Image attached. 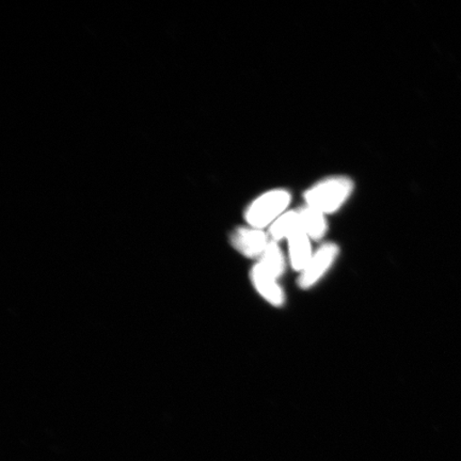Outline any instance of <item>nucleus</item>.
<instances>
[{"mask_svg": "<svg viewBox=\"0 0 461 461\" xmlns=\"http://www.w3.org/2000/svg\"><path fill=\"white\" fill-rule=\"evenodd\" d=\"M339 247L333 243L322 245L319 250L314 252L312 258L301 273L298 279V285L303 290H309L324 278L330 272L333 264L336 263L339 257Z\"/></svg>", "mask_w": 461, "mask_h": 461, "instance_id": "7ed1b4c3", "label": "nucleus"}, {"mask_svg": "<svg viewBox=\"0 0 461 461\" xmlns=\"http://www.w3.org/2000/svg\"><path fill=\"white\" fill-rule=\"evenodd\" d=\"M302 224L298 211L285 212L269 227V235L272 240L278 243L279 240H288L294 234L301 232Z\"/></svg>", "mask_w": 461, "mask_h": 461, "instance_id": "6e6552de", "label": "nucleus"}, {"mask_svg": "<svg viewBox=\"0 0 461 461\" xmlns=\"http://www.w3.org/2000/svg\"><path fill=\"white\" fill-rule=\"evenodd\" d=\"M230 244L240 255L250 258H259L270 244L268 235L261 229L240 227L230 234Z\"/></svg>", "mask_w": 461, "mask_h": 461, "instance_id": "20e7f679", "label": "nucleus"}, {"mask_svg": "<svg viewBox=\"0 0 461 461\" xmlns=\"http://www.w3.org/2000/svg\"><path fill=\"white\" fill-rule=\"evenodd\" d=\"M291 194L285 189H275L259 195L248 206L245 219L249 227L261 229L270 227L286 212Z\"/></svg>", "mask_w": 461, "mask_h": 461, "instance_id": "f03ea898", "label": "nucleus"}, {"mask_svg": "<svg viewBox=\"0 0 461 461\" xmlns=\"http://www.w3.org/2000/svg\"><path fill=\"white\" fill-rule=\"evenodd\" d=\"M298 212L302 230L311 240H319L324 238L328 230L325 214L308 205L299 210Z\"/></svg>", "mask_w": 461, "mask_h": 461, "instance_id": "0eeeda50", "label": "nucleus"}, {"mask_svg": "<svg viewBox=\"0 0 461 461\" xmlns=\"http://www.w3.org/2000/svg\"><path fill=\"white\" fill-rule=\"evenodd\" d=\"M250 278L253 286L265 301L274 305L281 307L285 303V294L284 288L278 284V279L269 275L261 265L256 264L252 268Z\"/></svg>", "mask_w": 461, "mask_h": 461, "instance_id": "39448f33", "label": "nucleus"}, {"mask_svg": "<svg viewBox=\"0 0 461 461\" xmlns=\"http://www.w3.org/2000/svg\"><path fill=\"white\" fill-rule=\"evenodd\" d=\"M311 240L307 234L297 232L287 240L288 243V256H290V262L294 270L299 274L308 267L311 258L314 253L312 246H311Z\"/></svg>", "mask_w": 461, "mask_h": 461, "instance_id": "423d86ee", "label": "nucleus"}, {"mask_svg": "<svg viewBox=\"0 0 461 461\" xmlns=\"http://www.w3.org/2000/svg\"><path fill=\"white\" fill-rule=\"evenodd\" d=\"M354 183L346 176L326 178L311 187L304 194L307 205L322 214H331L345 204L353 194Z\"/></svg>", "mask_w": 461, "mask_h": 461, "instance_id": "f257e3e1", "label": "nucleus"}, {"mask_svg": "<svg viewBox=\"0 0 461 461\" xmlns=\"http://www.w3.org/2000/svg\"><path fill=\"white\" fill-rule=\"evenodd\" d=\"M258 264L267 270L269 275L275 276L276 279L281 278L285 274V259L284 252L281 251L280 247L276 241H270L267 250L263 253L262 257L258 258Z\"/></svg>", "mask_w": 461, "mask_h": 461, "instance_id": "1a4fd4ad", "label": "nucleus"}]
</instances>
